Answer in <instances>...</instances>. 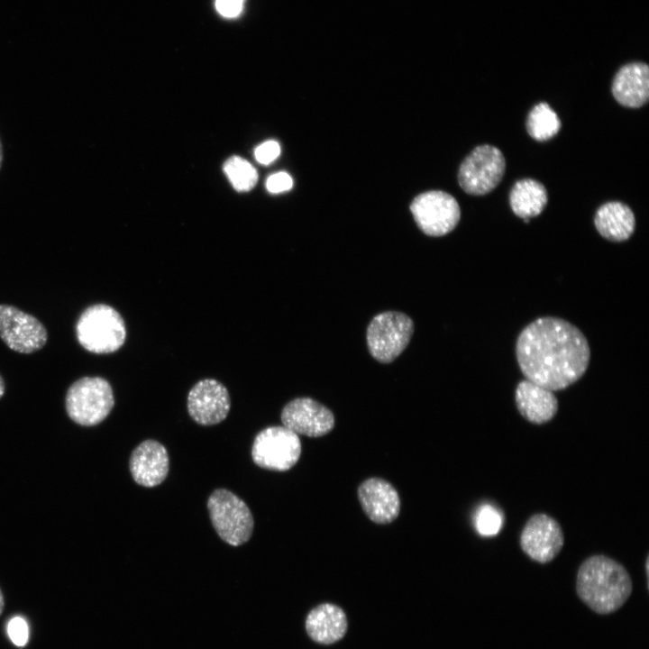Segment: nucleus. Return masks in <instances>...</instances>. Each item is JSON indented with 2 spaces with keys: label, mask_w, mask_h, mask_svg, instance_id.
<instances>
[{
  "label": "nucleus",
  "mask_w": 649,
  "mask_h": 649,
  "mask_svg": "<svg viewBox=\"0 0 649 649\" xmlns=\"http://www.w3.org/2000/svg\"><path fill=\"white\" fill-rule=\"evenodd\" d=\"M548 202L545 187L532 178L517 180L509 193V204L516 215L523 219L540 215Z\"/></svg>",
  "instance_id": "aec40b11"
},
{
  "label": "nucleus",
  "mask_w": 649,
  "mask_h": 649,
  "mask_svg": "<svg viewBox=\"0 0 649 649\" xmlns=\"http://www.w3.org/2000/svg\"><path fill=\"white\" fill-rule=\"evenodd\" d=\"M292 178L286 172H278L270 175L266 180V188L272 194H278L291 189Z\"/></svg>",
  "instance_id": "a878e982"
},
{
  "label": "nucleus",
  "mask_w": 649,
  "mask_h": 649,
  "mask_svg": "<svg viewBox=\"0 0 649 649\" xmlns=\"http://www.w3.org/2000/svg\"><path fill=\"white\" fill-rule=\"evenodd\" d=\"M4 608H5V599H4L2 590L0 589V616L3 613Z\"/></svg>",
  "instance_id": "c85d7f7f"
},
{
  "label": "nucleus",
  "mask_w": 649,
  "mask_h": 649,
  "mask_svg": "<svg viewBox=\"0 0 649 649\" xmlns=\"http://www.w3.org/2000/svg\"><path fill=\"white\" fill-rule=\"evenodd\" d=\"M7 633L11 641L17 646H24L29 639V627L26 621L20 617H13L7 625Z\"/></svg>",
  "instance_id": "b1692460"
},
{
  "label": "nucleus",
  "mask_w": 649,
  "mask_h": 649,
  "mask_svg": "<svg viewBox=\"0 0 649 649\" xmlns=\"http://www.w3.org/2000/svg\"><path fill=\"white\" fill-rule=\"evenodd\" d=\"M280 154L279 144L273 140L260 144L254 151V156L258 162L268 165L274 161Z\"/></svg>",
  "instance_id": "393cba45"
},
{
  "label": "nucleus",
  "mask_w": 649,
  "mask_h": 649,
  "mask_svg": "<svg viewBox=\"0 0 649 649\" xmlns=\"http://www.w3.org/2000/svg\"><path fill=\"white\" fill-rule=\"evenodd\" d=\"M307 635L316 644L329 645L342 640L348 629L344 610L333 603L313 608L305 622Z\"/></svg>",
  "instance_id": "f3484780"
},
{
  "label": "nucleus",
  "mask_w": 649,
  "mask_h": 649,
  "mask_svg": "<svg viewBox=\"0 0 649 649\" xmlns=\"http://www.w3.org/2000/svg\"><path fill=\"white\" fill-rule=\"evenodd\" d=\"M519 544L530 559L547 563L561 553L564 544L563 531L553 517L537 513L531 516L524 526Z\"/></svg>",
  "instance_id": "9b49d317"
},
{
  "label": "nucleus",
  "mask_w": 649,
  "mask_h": 649,
  "mask_svg": "<svg viewBox=\"0 0 649 649\" xmlns=\"http://www.w3.org/2000/svg\"><path fill=\"white\" fill-rule=\"evenodd\" d=\"M502 525L503 516L501 512L491 505H483L476 512L475 526L480 535H496Z\"/></svg>",
  "instance_id": "5701e85b"
},
{
  "label": "nucleus",
  "mask_w": 649,
  "mask_h": 649,
  "mask_svg": "<svg viewBox=\"0 0 649 649\" xmlns=\"http://www.w3.org/2000/svg\"><path fill=\"white\" fill-rule=\"evenodd\" d=\"M5 391V384L3 377L0 375V398L3 397Z\"/></svg>",
  "instance_id": "cd10ccee"
},
{
  "label": "nucleus",
  "mask_w": 649,
  "mask_h": 649,
  "mask_svg": "<svg viewBox=\"0 0 649 649\" xmlns=\"http://www.w3.org/2000/svg\"><path fill=\"white\" fill-rule=\"evenodd\" d=\"M611 91L615 99L623 106H643L649 98L647 64L635 61L622 66L613 78Z\"/></svg>",
  "instance_id": "dca6fc26"
},
{
  "label": "nucleus",
  "mask_w": 649,
  "mask_h": 649,
  "mask_svg": "<svg viewBox=\"0 0 649 649\" xmlns=\"http://www.w3.org/2000/svg\"><path fill=\"white\" fill-rule=\"evenodd\" d=\"M411 213L420 230L429 236H443L458 224L461 210L450 194L432 190L416 197L410 206Z\"/></svg>",
  "instance_id": "1a4fd4ad"
},
{
  "label": "nucleus",
  "mask_w": 649,
  "mask_h": 649,
  "mask_svg": "<svg viewBox=\"0 0 649 649\" xmlns=\"http://www.w3.org/2000/svg\"><path fill=\"white\" fill-rule=\"evenodd\" d=\"M114 405L113 388L102 377H82L68 388L65 407L78 425L93 426L104 421Z\"/></svg>",
  "instance_id": "20e7f679"
},
{
  "label": "nucleus",
  "mask_w": 649,
  "mask_h": 649,
  "mask_svg": "<svg viewBox=\"0 0 649 649\" xmlns=\"http://www.w3.org/2000/svg\"><path fill=\"white\" fill-rule=\"evenodd\" d=\"M413 332V321L406 314L398 311L379 313L367 328L370 353L379 362H391L406 349Z\"/></svg>",
  "instance_id": "423d86ee"
},
{
  "label": "nucleus",
  "mask_w": 649,
  "mask_h": 649,
  "mask_svg": "<svg viewBox=\"0 0 649 649\" xmlns=\"http://www.w3.org/2000/svg\"><path fill=\"white\" fill-rule=\"evenodd\" d=\"M515 400L521 416L535 425L551 421L558 411V400L553 391L527 379L517 384Z\"/></svg>",
  "instance_id": "a211bd4d"
},
{
  "label": "nucleus",
  "mask_w": 649,
  "mask_h": 649,
  "mask_svg": "<svg viewBox=\"0 0 649 649\" xmlns=\"http://www.w3.org/2000/svg\"><path fill=\"white\" fill-rule=\"evenodd\" d=\"M632 590L626 569L606 555L590 556L579 567L577 594L596 613L609 614L617 610L628 599Z\"/></svg>",
  "instance_id": "f03ea898"
},
{
  "label": "nucleus",
  "mask_w": 649,
  "mask_h": 649,
  "mask_svg": "<svg viewBox=\"0 0 649 649\" xmlns=\"http://www.w3.org/2000/svg\"><path fill=\"white\" fill-rule=\"evenodd\" d=\"M0 338L11 350L29 354L43 348L48 333L35 316L16 306L1 304Z\"/></svg>",
  "instance_id": "9d476101"
},
{
  "label": "nucleus",
  "mask_w": 649,
  "mask_h": 649,
  "mask_svg": "<svg viewBox=\"0 0 649 649\" xmlns=\"http://www.w3.org/2000/svg\"><path fill=\"white\" fill-rule=\"evenodd\" d=\"M284 426L309 437H320L334 426L332 411L310 398H297L288 402L280 415Z\"/></svg>",
  "instance_id": "ddd939ff"
},
{
  "label": "nucleus",
  "mask_w": 649,
  "mask_h": 649,
  "mask_svg": "<svg viewBox=\"0 0 649 649\" xmlns=\"http://www.w3.org/2000/svg\"><path fill=\"white\" fill-rule=\"evenodd\" d=\"M594 224L604 238L612 242H623L634 233L635 218L628 206L622 202L610 201L598 208Z\"/></svg>",
  "instance_id": "6ab92c4d"
},
{
  "label": "nucleus",
  "mask_w": 649,
  "mask_h": 649,
  "mask_svg": "<svg viewBox=\"0 0 649 649\" xmlns=\"http://www.w3.org/2000/svg\"><path fill=\"white\" fill-rule=\"evenodd\" d=\"M298 435L284 425L269 426L257 434L251 457L263 469L285 471L291 469L301 455Z\"/></svg>",
  "instance_id": "6e6552de"
},
{
  "label": "nucleus",
  "mask_w": 649,
  "mask_h": 649,
  "mask_svg": "<svg viewBox=\"0 0 649 649\" xmlns=\"http://www.w3.org/2000/svg\"><path fill=\"white\" fill-rule=\"evenodd\" d=\"M528 134L538 142H544L555 136L561 129L557 114L545 102L535 105L526 118Z\"/></svg>",
  "instance_id": "412c9836"
},
{
  "label": "nucleus",
  "mask_w": 649,
  "mask_h": 649,
  "mask_svg": "<svg viewBox=\"0 0 649 649\" xmlns=\"http://www.w3.org/2000/svg\"><path fill=\"white\" fill-rule=\"evenodd\" d=\"M516 355L526 379L549 390L564 389L579 380L590 359L582 332L568 321L540 317L520 333Z\"/></svg>",
  "instance_id": "f257e3e1"
},
{
  "label": "nucleus",
  "mask_w": 649,
  "mask_h": 649,
  "mask_svg": "<svg viewBox=\"0 0 649 649\" xmlns=\"http://www.w3.org/2000/svg\"><path fill=\"white\" fill-rule=\"evenodd\" d=\"M358 498L369 518L377 524L394 521L400 512L397 489L387 480L370 478L358 488Z\"/></svg>",
  "instance_id": "4468645a"
},
{
  "label": "nucleus",
  "mask_w": 649,
  "mask_h": 649,
  "mask_svg": "<svg viewBox=\"0 0 649 649\" xmlns=\"http://www.w3.org/2000/svg\"><path fill=\"white\" fill-rule=\"evenodd\" d=\"M187 403L191 418L202 425L222 422L231 407L227 388L214 379H205L196 383L187 395Z\"/></svg>",
  "instance_id": "f8f14e48"
},
{
  "label": "nucleus",
  "mask_w": 649,
  "mask_h": 649,
  "mask_svg": "<svg viewBox=\"0 0 649 649\" xmlns=\"http://www.w3.org/2000/svg\"><path fill=\"white\" fill-rule=\"evenodd\" d=\"M76 336L79 344L90 352L111 353L124 343V321L111 306L95 304L80 314L76 323Z\"/></svg>",
  "instance_id": "7ed1b4c3"
},
{
  "label": "nucleus",
  "mask_w": 649,
  "mask_h": 649,
  "mask_svg": "<svg viewBox=\"0 0 649 649\" xmlns=\"http://www.w3.org/2000/svg\"><path fill=\"white\" fill-rule=\"evenodd\" d=\"M224 170L233 187L238 191H249L257 183L256 169L241 157L229 158L224 164Z\"/></svg>",
  "instance_id": "4be33fe9"
},
{
  "label": "nucleus",
  "mask_w": 649,
  "mask_h": 649,
  "mask_svg": "<svg viewBox=\"0 0 649 649\" xmlns=\"http://www.w3.org/2000/svg\"><path fill=\"white\" fill-rule=\"evenodd\" d=\"M243 0H216V9L224 16L233 17L242 10Z\"/></svg>",
  "instance_id": "bb28decb"
},
{
  "label": "nucleus",
  "mask_w": 649,
  "mask_h": 649,
  "mask_svg": "<svg viewBox=\"0 0 649 649\" xmlns=\"http://www.w3.org/2000/svg\"><path fill=\"white\" fill-rule=\"evenodd\" d=\"M2 160H3V148H2V144H1V141H0V167L2 164Z\"/></svg>",
  "instance_id": "c756f323"
},
{
  "label": "nucleus",
  "mask_w": 649,
  "mask_h": 649,
  "mask_svg": "<svg viewBox=\"0 0 649 649\" xmlns=\"http://www.w3.org/2000/svg\"><path fill=\"white\" fill-rule=\"evenodd\" d=\"M207 508L212 525L225 543L239 546L253 531V516L246 503L232 491L215 489L208 498Z\"/></svg>",
  "instance_id": "39448f33"
},
{
  "label": "nucleus",
  "mask_w": 649,
  "mask_h": 649,
  "mask_svg": "<svg viewBox=\"0 0 649 649\" xmlns=\"http://www.w3.org/2000/svg\"><path fill=\"white\" fill-rule=\"evenodd\" d=\"M169 460L166 448L155 440L142 442L132 452L129 468L134 481L143 487L160 484L169 472Z\"/></svg>",
  "instance_id": "2eb2a0df"
},
{
  "label": "nucleus",
  "mask_w": 649,
  "mask_h": 649,
  "mask_svg": "<svg viewBox=\"0 0 649 649\" xmlns=\"http://www.w3.org/2000/svg\"><path fill=\"white\" fill-rule=\"evenodd\" d=\"M505 169V157L499 149L489 144L480 145L462 162L458 182L467 194L486 195L499 184Z\"/></svg>",
  "instance_id": "0eeeda50"
}]
</instances>
